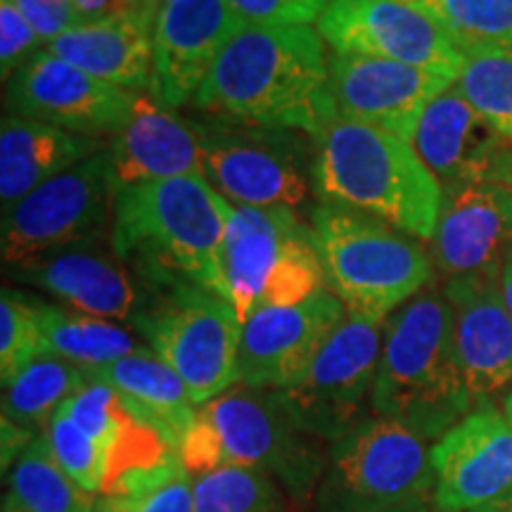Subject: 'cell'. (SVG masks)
I'll list each match as a JSON object with an SVG mask.
<instances>
[{"label":"cell","instance_id":"4fadbf2b","mask_svg":"<svg viewBox=\"0 0 512 512\" xmlns=\"http://www.w3.org/2000/svg\"><path fill=\"white\" fill-rule=\"evenodd\" d=\"M316 29L337 55L382 57L453 81L463 69L451 36L408 0H330Z\"/></svg>","mask_w":512,"mask_h":512},{"label":"cell","instance_id":"603a6c76","mask_svg":"<svg viewBox=\"0 0 512 512\" xmlns=\"http://www.w3.org/2000/svg\"><path fill=\"white\" fill-rule=\"evenodd\" d=\"M458 361L475 406L512 387V316L498 280H451Z\"/></svg>","mask_w":512,"mask_h":512},{"label":"cell","instance_id":"7402d4cb","mask_svg":"<svg viewBox=\"0 0 512 512\" xmlns=\"http://www.w3.org/2000/svg\"><path fill=\"white\" fill-rule=\"evenodd\" d=\"M117 190L166 178L202 176L200 133L159 102L150 91L138 93L131 117L107 147Z\"/></svg>","mask_w":512,"mask_h":512},{"label":"cell","instance_id":"74e56055","mask_svg":"<svg viewBox=\"0 0 512 512\" xmlns=\"http://www.w3.org/2000/svg\"><path fill=\"white\" fill-rule=\"evenodd\" d=\"M330 0H228L247 24H318Z\"/></svg>","mask_w":512,"mask_h":512},{"label":"cell","instance_id":"1f68e13d","mask_svg":"<svg viewBox=\"0 0 512 512\" xmlns=\"http://www.w3.org/2000/svg\"><path fill=\"white\" fill-rule=\"evenodd\" d=\"M192 512H285V498L266 472L228 465L197 475Z\"/></svg>","mask_w":512,"mask_h":512},{"label":"cell","instance_id":"8d00e7d4","mask_svg":"<svg viewBox=\"0 0 512 512\" xmlns=\"http://www.w3.org/2000/svg\"><path fill=\"white\" fill-rule=\"evenodd\" d=\"M195 508V479L188 467L164 484L136 496H102L93 512H192Z\"/></svg>","mask_w":512,"mask_h":512},{"label":"cell","instance_id":"bcb514c9","mask_svg":"<svg viewBox=\"0 0 512 512\" xmlns=\"http://www.w3.org/2000/svg\"><path fill=\"white\" fill-rule=\"evenodd\" d=\"M503 411H505V418H508V422L512 425V392L505 396V403H503Z\"/></svg>","mask_w":512,"mask_h":512},{"label":"cell","instance_id":"d6a6232c","mask_svg":"<svg viewBox=\"0 0 512 512\" xmlns=\"http://www.w3.org/2000/svg\"><path fill=\"white\" fill-rule=\"evenodd\" d=\"M178 458V448L157 430L155 425L133 413L112 446L107 448L105 479L100 494L105 496L121 479L138 475V472L155 470V467Z\"/></svg>","mask_w":512,"mask_h":512},{"label":"cell","instance_id":"f1b7e54d","mask_svg":"<svg viewBox=\"0 0 512 512\" xmlns=\"http://www.w3.org/2000/svg\"><path fill=\"white\" fill-rule=\"evenodd\" d=\"M88 377L60 356L41 354L5 384L3 418L27 427H48L57 408L79 392Z\"/></svg>","mask_w":512,"mask_h":512},{"label":"cell","instance_id":"52a82bcc","mask_svg":"<svg viewBox=\"0 0 512 512\" xmlns=\"http://www.w3.org/2000/svg\"><path fill=\"white\" fill-rule=\"evenodd\" d=\"M328 287L316 230L287 207H235L223 242L219 294L240 323Z\"/></svg>","mask_w":512,"mask_h":512},{"label":"cell","instance_id":"44dd1931","mask_svg":"<svg viewBox=\"0 0 512 512\" xmlns=\"http://www.w3.org/2000/svg\"><path fill=\"white\" fill-rule=\"evenodd\" d=\"M15 275L53 294L69 309L112 323H128L136 330L157 297L117 256L102 254L95 247L50 256L17 268Z\"/></svg>","mask_w":512,"mask_h":512},{"label":"cell","instance_id":"f6af8a7d","mask_svg":"<svg viewBox=\"0 0 512 512\" xmlns=\"http://www.w3.org/2000/svg\"><path fill=\"white\" fill-rule=\"evenodd\" d=\"M472 512H512V489L505 491L503 496L494 498L491 503H486V505H482V508H477Z\"/></svg>","mask_w":512,"mask_h":512},{"label":"cell","instance_id":"7a4b0ae2","mask_svg":"<svg viewBox=\"0 0 512 512\" xmlns=\"http://www.w3.org/2000/svg\"><path fill=\"white\" fill-rule=\"evenodd\" d=\"M230 204L204 176H178L117 192L112 252L152 292L195 283L219 294Z\"/></svg>","mask_w":512,"mask_h":512},{"label":"cell","instance_id":"ab89813d","mask_svg":"<svg viewBox=\"0 0 512 512\" xmlns=\"http://www.w3.org/2000/svg\"><path fill=\"white\" fill-rule=\"evenodd\" d=\"M10 3L34 27L43 48L83 22L72 0H10Z\"/></svg>","mask_w":512,"mask_h":512},{"label":"cell","instance_id":"ffe728a7","mask_svg":"<svg viewBox=\"0 0 512 512\" xmlns=\"http://www.w3.org/2000/svg\"><path fill=\"white\" fill-rule=\"evenodd\" d=\"M411 145L441 190L467 183L512 185V145L479 117L456 83L427 107Z\"/></svg>","mask_w":512,"mask_h":512},{"label":"cell","instance_id":"e0dca14e","mask_svg":"<svg viewBox=\"0 0 512 512\" xmlns=\"http://www.w3.org/2000/svg\"><path fill=\"white\" fill-rule=\"evenodd\" d=\"M434 512H472L512 489V425L479 403L432 446Z\"/></svg>","mask_w":512,"mask_h":512},{"label":"cell","instance_id":"30bf717a","mask_svg":"<svg viewBox=\"0 0 512 512\" xmlns=\"http://www.w3.org/2000/svg\"><path fill=\"white\" fill-rule=\"evenodd\" d=\"M138 332L176 370L197 406L238 382L242 323L221 294L195 283L157 292Z\"/></svg>","mask_w":512,"mask_h":512},{"label":"cell","instance_id":"7bdbcfd3","mask_svg":"<svg viewBox=\"0 0 512 512\" xmlns=\"http://www.w3.org/2000/svg\"><path fill=\"white\" fill-rule=\"evenodd\" d=\"M498 285H501V294H503V302L508 306L510 316H512V249L508 254V259H505L503 264V271H501V278H498Z\"/></svg>","mask_w":512,"mask_h":512},{"label":"cell","instance_id":"277c9868","mask_svg":"<svg viewBox=\"0 0 512 512\" xmlns=\"http://www.w3.org/2000/svg\"><path fill=\"white\" fill-rule=\"evenodd\" d=\"M313 190L323 204L380 219L432 240L444 190L415 147L394 133L332 119L316 140Z\"/></svg>","mask_w":512,"mask_h":512},{"label":"cell","instance_id":"6da1fadb","mask_svg":"<svg viewBox=\"0 0 512 512\" xmlns=\"http://www.w3.org/2000/svg\"><path fill=\"white\" fill-rule=\"evenodd\" d=\"M192 102L214 117L318 140L335 119L323 36L311 24H245Z\"/></svg>","mask_w":512,"mask_h":512},{"label":"cell","instance_id":"e575fe53","mask_svg":"<svg viewBox=\"0 0 512 512\" xmlns=\"http://www.w3.org/2000/svg\"><path fill=\"white\" fill-rule=\"evenodd\" d=\"M50 451L64 472L74 479L88 494H98L102 489L107 465V448L95 441L83 427L69 418V413L60 406L46 427Z\"/></svg>","mask_w":512,"mask_h":512},{"label":"cell","instance_id":"7c38bea8","mask_svg":"<svg viewBox=\"0 0 512 512\" xmlns=\"http://www.w3.org/2000/svg\"><path fill=\"white\" fill-rule=\"evenodd\" d=\"M387 320L347 313L311 368L278 396L299 430L335 444L366 420Z\"/></svg>","mask_w":512,"mask_h":512},{"label":"cell","instance_id":"d6986e66","mask_svg":"<svg viewBox=\"0 0 512 512\" xmlns=\"http://www.w3.org/2000/svg\"><path fill=\"white\" fill-rule=\"evenodd\" d=\"M245 24L228 0H164L152 38L150 93L171 110L195 100L216 57Z\"/></svg>","mask_w":512,"mask_h":512},{"label":"cell","instance_id":"cb8c5ba5","mask_svg":"<svg viewBox=\"0 0 512 512\" xmlns=\"http://www.w3.org/2000/svg\"><path fill=\"white\" fill-rule=\"evenodd\" d=\"M152 38L155 19L138 12H121L76 24L43 50L95 79L140 93V88H152Z\"/></svg>","mask_w":512,"mask_h":512},{"label":"cell","instance_id":"4316f807","mask_svg":"<svg viewBox=\"0 0 512 512\" xmlns=\"http://www.w3.org/2000/svg\"><path fill=\"white\" fill-rule=\"evenodd\" d=\"M36 318L48 354L64 358L83 375L143 349L131 330L112 320L46 302H36Z\"/></svg>","mask_w":512,"mask_h":512},{"label":"cell","instance_id":"9a60e30c","mask_svg":"<svg viewBox=\"0 0 512 512\" xmlns=\"http://www.w3.org/2000/svg\"><path fill=\"white\" fill-rule=\"evenodd\" d=\"M347 318V306L330 287L304 302L254 313L242 325L238 384L252 389L292 387Z\"/></svg>","mask_w":512,"mask_h":512},{"label":"cell","instance_id":"5bb4252c","mask_svg":"<svg viewBox=\"0 0 512 512\" xmlns=\"http://www.w3.org/2000/svg\"><path fill=\"white\" fill-rule=\"evenodd\" d=\"M12 114L100 138L117 133L131 117L138 93L81 72L74 64L38 50L10 76Z\"/></svg>","mask_w":512,"mask_h":512},{"label":"cell","instance_id":"836d02e7","mask_svg":"<svg viewBox=\"0 0 512 512\" xmlns=\"http://www.w3.org/2000/svg\"><path fill=\"white\" fill-rule=\"evenodd\" d=\"M41 354H46V344H43L41 328H38L36 299H27L3 287V299H0V377H3V387Z\"/></svg>","mask_w":512,"mask_h":512},{"label":"cell","instance_id":"ee69618b","mask_svg":"<svg viewBox=\"0 0 512 512\" xmlns=\"http://www.w3.org/2000/svg\"><path fill=\"white\" fill-rule=\"evenodd\" d=\"M164 0H126L128 12H138L147 19H157V12L162 8Z\"/></svg>","mask_w":512,"mask_h":512},{"label":"cell","instance_id":"b9f144b4","mask_svg":"<svg viewBox=\"0 0 512 512\" xmlns=\"http://www.w3.org/2000/svg\"><path fill=\"white\" fill-rule=\"evenodd\" d=\"M72 3L83 22H95V19H105L112 15H121V12H128L126 0H72Z\"/></svg>","mask_w":512,"mask_h":512},{"label":"cell","instance_id":"8fae6325","mask_svg":"<svg viewBox=\"0 0 512 512\" xmlns=\"http://www.w3.org/2000/svg\"><path fill=\"white\" fill-rule=\"evenodd\" d=\"M202 176L235 207L297 211L313 185L304 133L249 124L197 126ZM309 138V136H306Z\"/></svg>","mask_w":512,"mask_h":512},{"label":"cell","instance_id":"60d3db41","mask_svg":"<svg viewBox=\"0 0 512 512\" xmlns=\"http://www.w3.org/2000/svg\"><path fill=\"white\" fill-rule=\"evenodd\" d=\"M36 437H31V430L17 425L8 418H3V470H8L10 463L15 465L17 458L27 451V446Z\"/></svg>","mask_w":512,"mask_h":512},{"label":"cell","instance_id":"d590c367","mask_svg":"<svg viewBox=\"0 0 512 512\" xmlns=\"http://www.w3.org/2000/svg\"><path fill=\"white\" fill-rule=\"evenodd\" d=\"M62 408L69 413V418L76 425L83 427V430L91 434L95 441H100L105 448L112 446V441L117 439L121 427L133 415L131 406H128L117 389L95 380H88L83 384L72 399L62 403Z\"/></svg>","mask_w":512,"mask_h":512},{"label":"cell","instance_id":"8992f818","mask_svg":"<svg viewBox=\"0 0 512 512\" xmlns=\"http://www.w3.org/2000/svg\"><path fill=\"white\" fill-rule=\"evenodd\" d=\"M325 280L347 313L387 320L432 283L434 261L422 240L389 223L332 204L311 211Z\"/></svg>","mask_w":512,"mask_h":512},{"label":"cell","instance_id":"f35d334b","mask_svg":"<svg viewBox=\"0 0 512 512\" xmlns=\"http://www.w3.org/2000/svg\"><path fill=\"white\" fill-rule=\"evenodd\" d=\"M43 46L34 27L24 19L10 0H0V67L3 79L15 74L22 64L36 55V48Z\"/></svg>","mask_w":512,"mask_h":512},{"label":"cell","instance_id":"2e32d148","mask_svg":"<svg viewBox=\"0 0 512 512\" xmlns=\"http://www.w3.org/2000/svg\"><path fill=\"white\" fill-rule=\"evenodd\" d=\"M453 83L448 76L382 57L330 55L335 119L380 128L408 143L427 107Z\"/></svg>","mask_w":512,"mask_h":512},{"label":"cell","instance_id":"f546056e","mask_svg":"<svg viewBox=\"0 0 512 512\" xmlns=\"http://www.w3.org/2000/svg\"><path fill=\"white\" fill-rule=\"evenodd\" d=\"M451 36L460 53L512 46V0H408Z\"/></svg>","mask_w":512,"mask_h":512},{"label":"cell","instance_id":"83f0119b","mask_svg":"<svg viewBox=\"0 0 512 512\" xmlns=\"http://www.w3.org/2000/svg\"><path fill=\"white\" fill-rule=\"evenodd\" d=\"M3 505L19 512H93L95 498L57 463L46 437H36L10 472Z\"/></svg>","mask_w":512,"mask_h":512},{"label":"cell","instance_id":"ac0fdd59","mask_svg":"<svg viewBox=\"0 0 512 512\" xmlns=\"http://www.w3.org/2000/svg\"><path fill=\"white\" fill-rule=\"evenodd\" d=\"M432 261L451 280H498L512 249V185L467 183L444 190Z\"/></svg>","mask_w":512,"mask_h":512},{"label":"cell","instance_id":"7dc6e473","mask_svg":"<svg viewBox=\"0 0 512 512\" xmlns=\"http://www.w3.org/2000/svg\"><path fill=\"white\" fill-rule=\"evenodd\" d=\"M3 512H19V510H15V508H8V505H3Z\"/></svg>","mask_w":512,"mask_h":512},{"label":"cell","instance_id":"4dcf8cb0","mask_svg":"<svg viewBox=\"0 0 512 512\" xmlns=\"http://www.w3.org/2000/svg\"><path fill=\"white\" fill-rule=\"evenodd\" d=\"M456 86L479 117L512 143V46L465 53Z\"/></svg>","mask_w":512,"mask_h":512},{"label":"cell","instance_id":"d4e9b609","mask_svg":"<svg viewBox=\"0 0 512 512\" xmlns=\"http://www.w3.org/2000/svg\"><path fill=\"white\" fill-rule=\"evenodd\" d=\"M105 150L100 138L81 136L19 114H5L0 126V200L3 209L53 181L72 166Z\"/></svg>","mask_w":512,"mask_h":512},{"label":"cell","instance_id":"484cf974","mask_svg":"<svg viewBox=\"0 0 512 512\" xmlns=\"http://www.w3.org/2000/svg\"><path fill=\"white\" fill-rule=\"evenodd\" d=\"M86 377L117 389L131 411L155 425L176 448L181 446L200 408L176 370L147 347Z\"/></svg>","mask_w":512,"mask_h":512},{"label":"cell","instance_id":"ba28073f","mask_svg":"<svg viewBox=\"0 0 512 512\" xmlns=\"http://www.w3.org/2000/svg\"><path fill=\"white\" fill-rule=\"evenodd\" d=\"M432 448L392 418H366L330 444L318 512H425L434 498Z\"/></svg>","mask_w":512,"mask_h":512},{"label":"cell","instance_id":"3957f363","mask_svg":"<svg viewBox=\"0 0 512 512\" xmlns=\"http://www.w3.org/2000/svg\"><path fill=\"white\" fill-rule=\"evenodd\" d=\"M475 408L458 361L453 306L430 287L389 316L377 366L373 411L441 439Z\"/></svg>","mask_w":512,"mask_h":512},{"label":"cell","instance_id":"9c48e42d","mask_svg":"<svg viewBox=\"0 0 512 512\" xmlns=\"http://www.w3.org/2000/svg\"><path fill=\"white\" fill-rule=\"evenodd\" d=\"M117 185L107 147L5 209L3 264L12 271L72 249H91L112 233Z\"/></svg>","mask_w":512,"mask_h":512},{"label":"cell","instance_id":"5b68a950","mask_svg":"<svg viewBox=\"0 0 512 512\" xmlns=\"http://www.w3.org/2000/svg\"><path fill=\"white\" fill-rule=\"evenodd\" d=\"M178 456L197 475L228 465L261 470L297 501L318 489L328 463L320 439L299 430L278 392L245 384L197 408Z\"/></svg>","mask_w":512,"mask_h":512}]
</instances>
